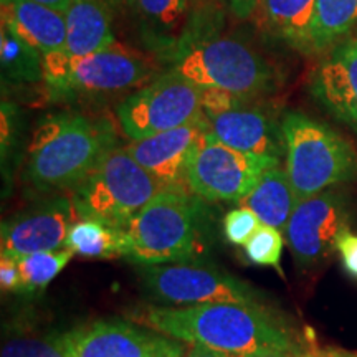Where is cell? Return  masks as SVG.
I'll return each mask as SVG.
<instances>
[{"instance_id":"6da1fadb","label":"cell","mask_w":357,"mask_h":357,"mask_svg":"<svg viewBox=\"0 0 357 357\" xmlns=\"http://www.w3.org/2000/svg\"><path fill=\"white\" fill-rule=\"evenodd\" d=\"M137 321L166 337L231 357H252L265 351H298L287 329L260 305L149 306L139 312Z\"/></svg>"},{"instance_id":"7a4b0ae2","label":"cell","mask_w":357,"mask_h":357,"mask_svg":"<svg viewBox=\"0 0 357 357\" xmlns=\"http://www.w3.org/2000/svg\"><path fill=\"white\" fill-rule=\"evenodd\" d=\"M108 124L79 114L47 119L33 132L25 178L37 190L75 189L114 149Z\"/></svg>"},{"instance_id":"3957f363","label":"cell","mask_w":357,"mask_h":357,"mask_svg":"<svg viewBox=\"0 0 357 357\" xmlns=\"http://www.w3.org/2000/svg\"><path fill=\"white\" fill-rule=\"evenodd\" d=\"M187 185L162 187L123 229V257L141 266L192 261L202 245V205Z\"/></svg>"},{"instance_id":"277c9868","label":"cell","mask_w":357,"mask_h":357,"mask_svg":"<svg viewBox=\"0 0 357 357\" xmlns=\"http://www.w3.org/2000/svg\"><path fill=\"white\" fill-rule=\"evenodd\" d=\"M281 129L287 147V172L298 202L357 176L354 147L326 124L289 111Z\"/></svg>"},{"instance_id":"5b68a950","label":"cell","mask_w":357,"mask_h":357,"mask_svg":"<svg viewBox=\"0 0 357 357\" xmlns=\"http://www.w3.org/2000/svg\"><path fill=\"white\" fill-rule=\"evenodd\" d=\"M162 189L126 149H113L75 187L73 207L78 218H96L124 229Z\"/></svg>"},{"instance_id":"8992f818","label":"cell","mask_w":357,"mask_h":357,"mask_svg":"<svg viewBox=\"0 0 357 357\" xmlns=\"http://www.w3.org/2000/svg\"><path fill=\"white\" fill-rule=\"evenodd\" d=\"M171 71L199 88H218L243 98L258 96L270 86V65L247 42L223 37L182 48Z\"/></svg>"},{"instance_id":"52a82bcc","label":"cell","mask_w":357,"mask_h":357,"mask_svg":"<svg viewBox=\"0 0 357 357\" xmlns=\"http://www.w3.org/2000/svg\"><path fill=\"white\" fill-rule=\"evenodd\" d=\"M43 78L55 88L88 93H113L136 88L154 77L155 66L116 42L86 56H70L66 50L42 56Z\"/></svg>"},{"instance_id":"ba28073f","label":"cell","mask_w":357,"mask_h":357,"mask_svg":"<svg viewBox=\"0 0 357 357\" xmlns=\"http://www.w3.org/2000/svg\"><path fill=\"white\" fill-rule=\"evenodd\" d=\"M142 287L155 301L176 307L242 303L258 305V294L247 283L215 266L192 261L149 265L141 270Z\"/></svg>"},{"instance_id":"9c48e42d","label":"cell","mask_w":357,"mask_h":357,"mask_svg":"<svg viewBox=\"0 0 357 357\" xmlns=\"http://www.w3.org/2000/svg\"><path fill=\"white\" fill-rule=\"evenodd\" d=\"M119 126L132 141L171 131L202 116L200 88L169 70L116 108Z\"/></svg>"},{"instance_id":"30bf717a","label":"cell","mask_w":357,"mask_h":357,"mask_svg":"<svg viewBox=\"0 0 357 357\" xmlns=\"http://www.w3.org/2000/svg\"><path fill=\"white\" fill-rule=\"evenodd\" d=\"M276 160L240 153L208 131L187 171V187L208 202H242Z\"/></svg>"},{"instance_id":"8fae6325","label":"cell","mask_w":357,"mask_h":357,"mask_svg":"<svg viewBox=\"0 0 357 357\" xmlns=\"http://www.w3.org/2000/svg\"><path fill=\"white\" fill-rule=\"evenodd\" d=\"M349 231V211L341 194L324 190L300 200L284 234L291 253L301 268H311L337 252L341 236Z\"/></svg>"},{"instance_id":"7c38bea8","label":"cell","mask_w":357,"mask_h":357,"mask_svg":"<svg viewBox=\"0 0 357 357\" xmlns=\"http://www.w3.org/2000/svg\"><path fill=\"white\" fill-rule=\"evenodd\" d=\"M77 212L65 197L47 200L2 223V253L13 258L65 248Z\"/></svg>"},{"instance_id":"4fadbf2b","label":"cell","mask_w":357,"mask_h":357,"mask_svg":"<svg viewBox=\"0 0 357 357\" xmlns=\"http://www.w3.org/2000/svg\"><path fill=\"white\" fill-rule=\"evenodd\" d=\"M208 132L202 114L195 121L147 137L124 147L162 187L187 185V171Z\"/></svg>"},{"instance_id":"5bb4252c","label":"cell","mask_w":357,"mask_h":357,"mask_svg":"<svg viewBox=\"0 0 357 357\" xmlns=\"http://www.w3.org/2000/svg\"><path fill=\"white\" fill-rule=\"evenodd\" d=\"M155 334L121 319L79 326L55 337L65 357H144Z\"/></svg>"},{"instance_id":"9a60e30c","label":"cell","mask_w":357,"mask_h":357,"mask_svg":"<svg viewBox=\"0 0 357 357\" xmlns=\"http://www.w3.org/2000/svg\"><path fill=\"white\" fill-rule=\"evenodd\" d=\"M311 95L337 121L357 132V42L337 45L311 79Z\"/></svg>"},{"instance_id":"2e32d148","label":"cell","mask_w":357,"mask_h":357,"mask_svg":"<svg viewBox=\"0 0 357 357\" xmlns=\"http://www.w3.org/2000/svg\"><path fill=\"white\" fill-rule=\"evenodd\" d=\"M205 119L208 131L218 141L240 153L276 162L287 153L283 129L261 109L242 106L217 116H205Z\"/></svg>"},{"instance_id":"e0dca14e","label":"cell","mask_w":357,"mask_h":357,"mask_svg":"<svg viewBox=\"0 0 357 357\" xmlns=\"http://www.w3.org/2000/svg\"><path fill=\"white\" fill-rule=\"evenodd\" d=\"M2 25L42 56L66 48L65 15L37 0H2Z\"/></svg>"},{"instance_id":"ac0fdd59","label":"cell","mask_w":357,"mask_h":357,"mask_svg":"<svg viewBox=\"0 0 357 357\" xmlns=\"http://www.w3.org/2000/svg\"><path fill=\"white\" fill-rule=\"evenodd\" d=\"M139 33L153 52L177 48L190 20V0H131Z\"/></svg>"},{"instance_id":"d6986e66","label":"cell","mask_w":357,"mask_h":357,"mask_svg":"<svg viewBox=\"0 0 357 357\" xmlns=\"http://www.w3.org/2000/svg\"><path fill=\"white\" fill-rule=\"evenodd\" d=\"M66 53L86 56L116 43L113 22L105 0H71L65 10Z\"/></svg>"},{"instance_id":"ffe728a7","label":"cell","mask_w":357,"mask_h":357,"mask_svg":"<svg viewBox=\"0 0 357 357\" xmlns=\"http://www.w3.org/2000/svg\"><path fill=\"white\" fill-rule=\"evenodd\" d=\"M257 10L268 33L298 50H312L316 0H260Z\"/></svg>"},{"instance_id":"44dd1931","label":"cell","mask_w":357,"mask_h":357,"mask_svg":"<svg viewBox=\"0 0 357 357\" xmlns=\"http://www.w3.org/2000/svg\"><path fill=\"white\" fill-rule=\"evenodd\" d=\"M242 205L255 212L263 225L275 227L278 230L287 229L294 207L298 205L287 169L280 166L268 169L255 189L242 200Z\"/></svg>"},{"instance_id":"7402d4cb","label":"cell","mask_w":357,"mask_h":357,"mask_svg":"<svg viewBox=\"0 0 357 357\" xmlns=\"http://www.w3.org/2000/svg\"><path fill=\"white\" fill-rule=\"evenodd\" d=\"M65 248L88 258L123 257V229L96 218H78L70 227Z\"/></svg>"},{"instance_id":"603a6c76","label":"cell","mask_w":357,"mask_h":357,"mask_svg":"<svg viewBox=\"0 0 357 357\" xmlns=\"http://www.w3.org/2000/svg\"><path fill=\"white\" fill-rule=\"evenodd\" d=\"M357 24V0H316L312 50H324Z\"/></svg>"},{"instance_id":"cb8c5ba5","label":"cell","mask_w":357,"mask_h":357,"mask_svg":"<svg viewBox=\"0 0 357 357\" xmlns=\"http://www.w3.org/2000/svg\"><path fill=\"white\" fill-rule=\"evenodd\" d=\"M71 257L73 253L65 248L58 252H40L17 258L22 275L20 293L35 294L43 291L60 275V271H63Z\"/></svg>"},{"instance_id":"d4e9b609","label":"cell","mask_w":357,"mask_h":357,"mask_svg":"<svg viewBox=\"0 0 357 357\" xmlns=\"http://www.w3.org/2000/svg\"><path fill=\"white\" fill-rule=\"evenodd\" d=\"M2 68L7 71L8 78L37 79L42 71V55L20 42L7 26L2 25Z\"/></svg>"},{"instance_id":"484cf974","label":"cell","mask_w":357,"mask_h":357,"mask_svg":"<svg viewBox=\"0 0 357 357\" xmlns=\"http://www.w3.org/2000/svg\"><path fill=\"white\" fill-rule=\"evenodd\" d=\"M283 235L275 227L263 225L245 243V252L250 261L261 266H273L281 273L280 260L283 252Z\"/></svg>"},{"instance_id":"4316f807","label":"cell","mask_w":357,"mask_h":357,"mask_svg":"<svg viewBox=\"0 0 357 357\" xmlns=\"http://www.w3.org/2000/svg\"><path fill=\"white\" fill-rule=\"evenodd\" d=\"M260 227V218L255 215V212L250 211L248 207H243V205L230 211L223 220V231H225L227 240L235 245L247 243Z\"/></svg>"},{"instance_id":"83f0119b","label":"cell","mask_w":357,"mask_h":357,"mask_svg":"<svg viewBox=\"0 0 357 357\" xmlns=\"http://www.w3.org/2000/svg\"><path fill=\"white\" fill-rule=\"evenodd\" d=\"M0 357H65V354L56 346L55 339L15 337L3 344Z\"/></svg>"},{"instance_id":"f1b7e54d","label":"cell","mask_w":357,"mask_h":357,"mask_svg":"<svg viewBox=\"0 0 357 357\" xmlns=\"http://www.w3.org/2000/svg\"><path fill=\"white\" fill-rule=\"evenodd\" d=\"M243 98L218 88H200V106L205 116H217L243 106Z\"/></svg>"},{"instance_id":"f546056e","label":"cell","mask_w":357,"mask_h":357,"mask_svg":"<svg viewBox=\"0 0 357 357\" xmlns=\"http://www.w3.org/2000/svg\"><path fill=\"white\" fill-rule=\"evenodd\" d=\"M0 284H2L3 291H22V275L17 258H13L10 255H3V253L2 258H0Z\"/></svg>"},{"instance_id":"4dcf8cb0","label":"cell","mask_w":357,"mask_h":357,"mask_svg":"<svg viewBox=\"0 0 357 357\" xmlns=\"http://www.w3.org/2000/svg\"><path fill=\"white\" fill-rule=\"evenodd\" d=\"M337 252L342 258V265L352 276L357 278V235L346 231L337 243Z\"/></svg>"},{"instance_id":"1f68e13d","label":"cell","mask_w":357,"mask_h":357,"mask_svg":"<svg viewBox=\"0 0 357 357\" xmlns=\"http://www.w3.org/2000/svg\"><path fill=\"white\" fill-rule=\"evenodd\" d=\"M144 357H185V351L176 339H167L155 334L153 346Z\"/></svg>"},{"instance_id":"d6a6232c","label":"cell","mask_w":357,"mask_h":357,"mask_svg":"<svg viewBox=\"0 0 357 357\" xmlns=\"http://www.w3.org/2000/svg\"><path fill=\"white\" fill-rule=\"evenodd\" d=\"M222 2H225L231 8V12L242 19L252 15L260 6V0H222Z\"/></svg>"},{"instance_id":"836d02e7","label":"cell","mask_w":357,"mask_h":357,"mask_svg":"<svg viewBox=\"0 0 357 357\" xmlns=\"http://www.w3.org/2000/svg\"><path fill=\"white\" fill-rule=\"evenodd\" d=\"M298 357H346L344 351L337 349H307V351H300L298 352Z\"/></svg>"},{"instance_id":"e575fe53","label":"cell","mask_w":357,"mask_h":357,"mask_svg":"<svg viewBox=\"0 0 357 357\" xmlns=\"http://www.w3.org/2000/svg\"><path fill=\"white\" fill-rule=\"evenodd\" d=\"M185 357H231V356L222 354V352H217L212 349H205V347L194 346L190 351L185 352Z\"/></svg>"},{"instance_id":"d590c367","label":"cell","mask_w":357,"mask_h":357,"mask_svg":"<svg viewBox=\"0 0 357 357\" xmlns=\"http://www.w3.org/2000/svg\"><path fill=\"white\" fill-rule=\"evenodd\" d=\"M37 2L43 3V6H48V7L55 8V10L61 12V13H65V10H66V8H68L71 0H37Z\"/></svg>"},{"instance_id":"8d00e7d4","label":"cell","mask_w":357,"mask_h":357,"mask_svg":"<svg viewBox=\"0 0 357 357\" xmlns=\"http://www.w3.org/2000/svg\"><path fill=\"white\" fill-rule=\"evenodd\" d=\"M300 351H265L252 357H298Z\"/></svg>"},{"instance_id":"74e56055","label":"cell","mask_w":357,"mask_h":357,"mask_svg":"<svg viewBox=\"0 0 357 357\" xmlns=\"http://www.w3.org/2000/svg\"><path fill=\"white\" fill-rule=\"evenodd\" d=\"M346 357H357V354H351V352H346Z\"/></svg>"},{"instance_id":"f35d334b","label":"cell","mask_w":357,"mask_h":357,"mask_svg":"<svg viewBox=\"0 0 357 357\" xmlns=\"http://www.w3.org/2000/svg\"><path fill=\"white\" fill-rule=\"evenodd\" d=\"M116 2H128V3H131V0H116Z\"/></svg>"},{"instance_id":"ab89813d","label":"cell","mask_w":357,"mask_h":357,"mask_svg":"<svg viewBox=\"0 0 357 357\" xmlns=\"http://www.w3.org/2000/svg\"><path fill=\"white\" fill-rule=\"evenodd\" d=\"M354 40H356V42H357V35H356V37H354Z\"/></svg>"}]
</instances>
